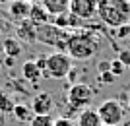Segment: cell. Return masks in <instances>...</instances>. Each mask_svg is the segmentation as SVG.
<instances>
[{
	"label": "cell",
	"instance_id": "obj_12",
	"mask_svg": "<svg viewBox=\"0 0 130 126\" xmlns=\"http://www.w3.org/2000/svg\"><path fill=\"white\" fill-rule=\"evenodd\" d=\"M29 22L35 25H47L53 22V17L47 14L41 2H31V12H29Z\"/></svg>",
	"mask_w": 130,
	"mask_h": 126
},
{
	"label": "cell",
	"instance_id": "obj_26",
	"mask_svg": "<svg viewBox=\"0 0 130 126\" xmlns=\"http://www.w3.org/2000/svg\"><path fill=\"white\" fill-rule=\"evenodd\" d=\"M35 64L39 66V70L45 72V66H47V56H39V58H35Z\"/></svg>",
	"mask_w": 130,
	"mask_h": 126
},
{
	"label": "cell",
	"instance_id": "obj_19",
	"mask_svg": "<svg viewBox=\"0 0 130 126\" xmlns=\"http://www.w3.org/2000/svg\"><path fill=\"white\" fill-rule=\"evenodd\" d=\"M12 25H14V23L8 20V16L0 12V35H6L8 31H12Z\"/></svg>",
	"mask_w": 130,
	"mask_h": 126
},
{
	"label": "cell",
	"instance_id": "obj_29",
	"mask_svg": "<svg viewBox=\"0 0 130 126\" xmlns=\"http://www.w3.org/2000/svg\"><path fill=\"white\" fill-rule=\"evenodd\" d=\"M0 126H4V120H2V118H0Z\"/></svg>",
	"mask_w": 130,
	"mask_h": 126
},
{
	"label": "cell",
	"instance_id": "obj_23",
	"mask_svg": "<svg viewBox=\"0 0 130 126\" xmlns=\"http://www.w3.org/2000/svg\"><path fill=\"white\" fill-rule=\"evenodd\" d=\"M99 82L101 83H115L117 78H115L111 72H105V74H99Z\"/></svg>",
	"mask_w": 130,
	"mask_h": 126
},
{
	"label": "cell",
	"instance_id": "obj_21",
	"mask_svg": "<svg viewBox=\"0 0 130 126\" xmlns=\"http://www.w3.org/2000/svg\"><path fill=\"white\" fill-rule=\"evenodd\" d=\"M115 37L117 39H120V41H122V39H130V23L128 25H122V27H119V29H115Z\"/></svg>",
	"mask_w": 130,
	"mask_h": 126
},
{
	"label": "cell",
	"instance_id": "obj_25",
	"mask_svg": "<svg viewBox=\"0 0 130 126\" xmlns=\"http://www.w3.org/2000/svg\"><path fill=\"white\" fill-rule=\"evenodd\" d=\"M97 72H99V74L111 72V60H101V62L97 64Z\"/></svg>",
	"mask_w": 130,
	"mask_h": 126
},
{
	"label": "cell",
	"instance_id": "obj_32",
	"mask_svg": "<svg viewBox=\"0 0 130 126\" xmlns=\"http://www.w3.org/2000/svg\"><path fill=\"white\" fill-rule=\"evenodd\" d=\"M128 45H130V39H128Z\"/></svg>",
	"mask_w": 130,
	"mask_h": 126
},
{
	"label": "cell",
	"instance_id": "obj_7",
	"mask_svg": "<svg viewBox=\"0 0 130 126\" xmlns=\"http://www.w3.org/2000/svg\"><path fill=\"white\" fill-rule=\"evenodd\" d=\"M70 14L80 17L82 22L97 16V2L95 0H70Z\"/></svg>",
	"mask_w": 130,
	"mask_h": 126
},
{
	"label": "cell",
	"instance_id": "obj_17",
	"mask_svg": "<svg viewBox=\"0 0 130 126\" xmlns=\"http://www.w3.org/2000/svg\"><path fill=\"white\" fill-rule=\"evenodd\" d=\"M14 107H16L14 99L8 93L0 91V115H12V113H14Z\"/></svg>",
	"mask_w": 130,
	"mask_h": 126
},
{
	"label": "cell",
	"instance_id": "obj_4",
	"mask_svg": "<svg viewBox=\"0 0 130 126\" xmlns=\"http://www.w3.org/2000/svg\"><path fill=\"white\" fill-rule=\"evenodd\" d=\"M72 68H74V66H72V58L66 55V52L54 50V52L47 55L45 74H47L51 80H64V78H68Z\"/></svg>",
	"mask_w": 130,
	"mask_h": 126
},
{
	"label": "cell",
	"instance_id": "obj_16",
	"mask_svg": "<svg viewBox=\"0 0 130 126\" xmlns=\"http://www.w3.org/2000/svg\"><path fill=\"white\" fill-rule=\"evenodd\" d=\"M12 115L16 116V120L18 122H31V118L35 115H33V111H31V107H27V105H22V103H18L16 107H14V113Z\"/></svg>",
	"mask_w": 130,
	"mask_h": 126
},
{
	"label": "cell",
	"instance_id": "obj_8",
	"mask_svg": "<svg viewBox=\"0 0 130 126\" xmlns=\"http://www.w3.org/2000/svg\"><path fill=\"white\" fill-rule=\"evenodd\" d=\"M29 12H31V2L27 0H14L8 4V20L14 25L29 20Z\"/></svg>",
	"mask_w": 130,
	"mask_h": 126
},
{
	"label": "cell",
	"instance_id": "obj_15",
	"mask_svg": "<svg viewBox=\"0 0 130 126\" xmlns=\"http://www.w3.org/2000/svg\"><path fill=\"white\" fill-rule=\"evenodd\" d=\"M2 52H4L6 56H10V58H14V60H16L18 56L23 52V47H22V43H20L18 39L6 37L4 41H2Z\"/></svg>",
	"mask_w": 130,
	"mask_h": 126
},
{
	"label": "cell",
	"instance_id": "obj_28",
	"mask_svg": "<svg viewBox=\"0 0 130 126\" xmlns=\"http://www.w3.org/2000/svg\"><path fill=\"white\" fill-rule=\"evenodd\" d=\"M4 64L8 66V68H10V66H14V64H16V60H14V58H10V56H6V58H4Z\"/></svg>",
	"mask_w": 130,
	"mask_h": 126
},
{
	"label": "cell",
	"instance_id": "obj_18",
	"mask_svg": "<svg viewBox=\"0 0 130 126\" xmlns=\"http://www.w3.org/2000/svg\"><path fill=\"white\" fill-rule=\"evenodd\" d=\"M29 126H54V118L51 115H45V116H33Z\"/></svg>",
	"mask_w": 130,
	"mask_h": 126
},
{
	"label": "cell",
	"instance_id": "obj_30",
	"mask_svg": "<svg viewBox=\"0 0 130 126\" xmlns=\"http://www.w3.org/2000/svg\"><path fill=\"white\" fill-rule=\"evenodd\" d=\"M128 107H130V95H128Z\"/></svg>",
	"mask_w": 130,
	"mask_h": 126
},
{
	"label": "cell",
	"instance_id": "obj_5",
	"mask_svg": "<svg viewBox=\"0 0 130 126\" xmlns=\"http://www.w3.org/2000/svg\"><path fill=\"white\" fill-rule=\"evenodd\" d=\"M97 115L103 122V126H120L124 122V105L119 99H105L97 107Z\"/></svg>",
	"mask_w": 130,
	"mask_h": 126
},
{
	"label": "cell",
	"instance_id": "obj_24",
	"mask_svg": "<svg viewBox=\"0 0 130 126\" xmlns=\"http://www.w3.org/2000/svg\"><path fill=\"white\" fill-rule=\"evenodd\" d=\"M54 126H76V122L70 120V118H66V116H60L54 120Z\"/></svg>",
	"mask_w": 130,
	"mask_h": 126
},
{
	"label": "cell",
	"instance_id": "obj_2",
	"mask_svg": "<svg viewBox=\"0 0 130 126\" xmlns=\"http://www.w3.org/2000/svg\"><path fill=\"white\" fill-rule=\"evenodd\" d=\"M99 20L111 29H119L130 23V2L126 0H101L97 2Z\"/></svg>",
	"mask_w": 130,
	"mask_h": 126
},
{
	"label": "cell",
	"instance_id": "obj_6",
	"mask_svg": "<svg viewBox=\"0 0 130 126\" xmlns=\"http://www.w3.org/2000/svg\"><path fill=\"white\" fill-rule=\"evenodd\" d=\"M93 97H95V89L87 83H74L70 85L68 93H66V101L70 105V109H89Z\"/></svg>",
	"mask_w": 130,
	"mask_h": 126
},
{
	"label": "cell",
	"instance_id": "obj_31",
	"mask_svg": "<svg viewBox=\"0 0 130 126\" xmlns=\"http://www.w3.org/2000/svg\"><path fill=\"white\" fill-rule=\"evenodd\" d=\"M0 50H2V41H0Z\"/></svg>",
	"mask_w": 130,
	"mask_h": 126
},
{
	"label": "cell",
	"instance_id": "obj_14",
	"mask_svg": "<svg viewBox=\"0 0 130 126\" xmlns=\"http://www.w3.org/2000/svg\"><path fill=\"white\" fill-rule=\"evenodd\" d=\"M41 74H43V72L39 70V66L35 64V60H25V62H23V66H22V76H23L25 82L37 83L39 80H41Z\"/></svg>",
	"mask_w": 130,
	"mask_h": 126
},
{
	"label": "cell",
	"instance_id": "obj_13",
	"mask_svg": "<svg viewBox=\"0 0 130 126\" xmlns=\"http://www.w3.org/2000/svg\"><path fill=\"white\" fill-rule=\"evenodd\" d=\"M76 126H103V122H101V118H99V115H97V109L89 107V109L80 111Z\"/></svg>",
	"mask_w": 130,
	"mask_h": 126
},
{
	"label": "cell",
	"instance_id": "obj_1",
	"mask_svg": "<svg viewBox=\"0 0 130 126\" xmlns=\"http://www.w3.org/2000/svg\"><path fill=\"white\" fill-rule=\"evenodd\" d=\"M101 43H103V37L95 29H89L84 25L70 33V39L66 45V55L74 60H87L101 49Z\"/></svg>",
	"mask_w": 130,
	"mask_h": 126
},
{
	"label": "cell",
	"instance_id": "obj_3",
	"mask_svg": "<svg viewBox=\"0 0 130 126\" xmlns=\"http://www.w3.org/2000/svg\"><path fill=\"white\" fill-rule=\"evenodd\" d=\"M68 39H70V31H66V29H60L53 23L37 25V43L54 47V49H58V52L66 50Z\"/></svg>",
	"mask_w": 130,
	"mask_h": 126
},
{
	"label": "cell",
	"instance_id": "obj_27",
	"mask_svg": "<svg viewBox=\"0 0 130 126\" xmlns=\"http://www.w3.org/2000/svg\"><path fill=\"white\" fill-rule=\"evenodd\" d=\"M76 78H78V70H76V68H72L70 74H68V80L72 82V85H74V82H76Z\"/></svg>",
	"mask_w": 130,
	"mask_h": 126
},
{
	"label": "cell",
	"instance_id": "obj_20",
	"mask_svg": "<svg viewBox=\"0 0 130 126\" xmlns=\"http://www.w3.org/2000/svg\"><path fill=\"white\" fill-rule=\"evenodd\" d=\"M124 66H122V62L119 60V58H115V60H111V74H113L115 78H119V76H122L124 74Z\"/></svg>",
	"mask_w": 130,
	"mask_h": 126
},
{
	"label": "cell",
	"instance_id": "obj_9",
	"mask_svg": "<svg viewBox=\"0 0 130 126\" xmlns=\"http://www.w3.org/2000/svg\"><path fill=\"white\" fill-rule=\"evenodd\" d=\"M31 111L35 116H45V115H51V111L54 109V99L49 91H41L37 93L35 97L31 99Z\"/></svg>",
	"mask_w": 130,
	"mask_h": 126
},
{
	"label": "cell",
	"instance_id": "obj_10",
	"mask_svg": "<svg viewBox=\"0 0 130 126\" xmlns=\"http://www.w3.org/2000/svg\"><path fill=\"white\" fill-rule=\"evenodd\" d=\"M41 4L51 17H58L62 14H68L70 10V0H43Z\"/></svg>",
	"mask_w": 130,
	"mask_h": 126
},
{
	"label": "cell",
	"instance_id": "obj_22",
	"mask_svg": "<svg viewBox=\"0 0 130 126\" xmlns=\"http://www.w3.org/2000/svg\"><path fill=\"white\" fill-rule=\"evenodd\" d=\"M119 60L122 62V66H124V68H130V50H128V49L119 52Z\"/></svg>",
	"mask_w": 130,
	"mask_h": 126
},
{
	"label": "cell",
	"instance_id": "obj_11",
	"mask_svg": "<svg viewBox=\"0 0 130 126\" xmlns=\"http://www.w3.org/2000/svg\"><path fill=\"white\" fill-rule=\"evenodd\" d=\"M14 27H16V35L22 41L37 43V25L35 23H31L27 20V22H22V23H18V25H14Z\"/></svg>",
	"mask_w": 130,
	"mask_h": 126
}]
</instances>
